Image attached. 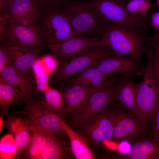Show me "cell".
I'll return each instance as SVG.
<instances>
[{
    "mask_svg": "<svg viewBox=\"0 0 159 159\" xmlns=\"http://www.w3.org/2000/svg\"><path fill=\"white\" fill-rule=\"evenodd\" d=\"M146 30L126 24L104 25L100 33L99 43L107 47L116 56L128 57L144 66L142 57L145 53L147 41Z\"/></svg>",
    "mask_w": 159,
    "mask_h": 159,
    "instance_id": "obj_1",
    "label": "cell"
},
{
    "mask_svg": "<svg viewBox=\"0 0 159 159\" xmlns=\"http://www.w3.org/2000/svg\"><path fill=\"white\" fill-rule=\"evenodd\" d=\"M34 18L42 33L44 46L59 44L74 37L81 36L74 32L61 7L41 6Z\"/></svg>",
    "mask_w": 159,
    "mask_h": 159,
    "instance_id": "obj_2",
    "label": "cell"
},
{
    "mask_svg": "<svg viewBox=\"0 0 159 159\" xmlns=\"http://www.w3.org/2000/svg\"><path fill=\"white\" fill-rule=\"evenodd\" d=\"M34 16L8 18L0 34L1 44L41 51L44 46L42 33Z\"/></svg>",
    "mask_w": 159,
    "mask_h": 159,
    "instance_id": "obj_3",
    "label": "cell"
},
{
    "mask_svg": "<svg viewBox=\"0 0 159 159\" xmlns=\"http://www.w3.org/2000/svg\"><path fill=\"white\" fill-rule=\"evenodd\" d=\"M146 65L140 70L143 79L134 84L136 106L139 117L148 123L159 108V80L154 71L151 59L147 56Z\"/></svg>",
    "mask_w": 159,
    "mask_h": 159,
    "instance_id": "obj_4",
    "label": "cell"
},
{
    "mask_svg": "<svg viewBox=\"0 0 159 159\" xmlns=\"http://www.w3.org/2000/svg\"><path fill=\"white\" fill-rule=\"evenodd\" d=\"M88 5L93 10L103 25L126 24L146 30L153 10L140 16L133 15L126 9L123 0H92Z\"/></svg>",
    "mask_w": 159,
    "mask_h": 159,
    "instance_id": "obj_5",
    "label": "cell"
},
{
    "mask_svg": "<svg viewBox=\"0 0 159 159\" xmlns=\"http://www.w3.org/2000/svg\"><path fill=\"white\" fill-rule=\"evenodd\" d=\"M24 106L16 114L33 121L42 127L53 132L60 139L69 142L68 137L61 123V119L49 106L44 97H27Z\"/></svg>",
    "mask_w": 159,
    "mask_h": 159,
    "instance_id": "obj_6",
    "label": "cell"
},
{
    "mask_svg": "<svg viewBox=\"0 0 159 159\" xmlns=\"http://www.w3.org/2000/svg\"><path fill=\"white\" fill-rule=\"evenodd\" d=\"M112 55L106 47L99 42L82 50L67 62L59 65L53 74L52 83L59 87L63 85L72 75L92 65L97 61Z\"/></svg>",
    "mask_w": 159,
    "mask_h": 159,
    "instance_id": "obj_7",
    "label": "cell"
},
{
    "mask_svg": "<svg viewBox=\"0 0 159 159\" xmlns=\"http://www.w3.org/2000/svg\"><path fill=\"white\" fill-rule=\"evenodd\" d=\"M115 109H108L88 119L74 130L90 147L100 146L112 140Z\"/></svg>",
    "mask_w": 159,
    "mask_h": 159,
    "instance_id": "obj_8",
    "label": "cell"
},
{
    "mask_svg": "<svg viewBox=\"0 0 159 159\" xmlns=\"http://www.w3.org/2000/svg\"><path fill=\"white\" fill-rule=\"evenodd\" d=\"M72 29L77 35L85 36L100 32L103 26L87 3L70 2L66 0L61 7Z\"/></svg>",
    "mask_w": 159,
    "mask_h": 159,
    "instance_id": "obj_9",
    "label": "cell"
},
{
    "mask_svg": "<svg viewBox=\"0 0 159 159\" xmlns=\"http://www.w3.org/2000/svg\"><path fill=\"white\" fill-rule=\"evenodd\" d=\"M117 82L105 90L92 94L74 116L68 120V125L74 129L90 118L107 110L109 105L114 101Z\"/></svg>",
    "mask_w": 159,
    "mask_h": 159,
    "instance_id": "obj_10",
    "label": "cell"
},
{
    "mask_svg": "<svg viewBox=\"0 0 159 159\" xmlns=\"http://www.w3.org/2000/svg\"><path fill=\"white\" fill-rule=\"evenodd\" d=\"M148 123L119 108H116L112 140L117 142L126 140L131 143L144 135Z\"/></svg>",
    "mask_w": 159,
    "mask_h": 159,
    "instance_id": "obj_11",
    "label": "cell"
},
{
    "mask_svg": "<svg viewBox=\"0 0 159 159\" xmlns=\"http://www.w3.org/2000/svg\"><path fill=\"white\" fill-rule=\"evenodd\" d=\"M107 88L91 87L66 82L59 87V90L64 100L59 117L64 121L68 120L74 116L92 94Z\"/></svg>",
    "mask_w": 159,
    "mask_h": 159,
    "instance_id": "obj_12",
    "label": "cell"
},
{
    "mask_svg": "<svg viewBox=\"0 0 159 159\" xmlns=\"http://www.w3.org/2000/svg\"><path fill=\"white\" fill-rule=\"evenodd\" d=\"M0 78L11 85L18 92L21 106L29 96H39L34 77L24 74L17 70L13 63L7 66L0 74Z\"/></svg>",
    "mask_w": 159,
    "mask_h": 159,
    "instance_id": "obj_13",
    "label": "cell"
},
{
    "mask_svg": "<svg viewBox=\"0 0 159 159\" xmlns=\"http://www.w3.org/2000/svg\"><path fill=\"white\" fill-rule=\"evenodd\" d=\"M100 39L77 36L58 44L46 45L59 61V64L66 62L82 50L99 42Z\"/></svg>",
    "mask_w": 159,
    "mask_h": 159,
    "instance_id": "obj_14",
    "label": "cell"
},
{
    "mask_svg": "<svg viewBox=\"0 0 159 159\" xmlns=\"http://www.w3.org/2000/svg\"><path fill=\"white\" fill-rule=\"evenodd\" d=\"M92 65L104 74H119L121 76L134 73L142 68L138 61L131 57L112 55L105 57Z\"/></svg>",
    "mask_w": 159,
    "mask_h": 159,
    "instance_id": "obj_15",
    "label": "cell"
},
{
    "mask_svg": "<svg viewBox=\"0 0 159 159\" xmlns=\"http://www.w3.org/2000/svg\"><path fill=\"white\" fill-rule=\"evenodd\" d=\"M1 46L13 62L18 71L34 77L33 67L41 56V51L1 44Z\"/></svg>",
    "mask_w": 159,
    "mask_h": 159,
    "instance_id": "obj_16",
    "label": "cell"
},
{
    "mask_svg": "<svg viewBox=\"0 0 159 159\" xmlns=\"http://www.w3.org/2000/svg\"><path fill=\"white\" fill-rule=\"evenodd\" d=\"M133 74L123 76L117 82L114 101L117 102L118 108L140 117L136 103Z\"/></svg>",
    "mask_w": 159,
    "mask_h": 159,
    "instance_id": "obj_17",
    "label": "cell"
},
{
    "mask_svg": "<svg viewBox=\"0 0 159 159\" xmlns=\"http://www.w3.org/2000/svg\"><path fill=\"white\" fill-rule=\"evenodd\" d=\"M77 74L66 82L93 88H108L117 82L122 77L118 76L117 74H104L93 65L90 66Z\"/></svg>",
    "mask_w": 159,
    "mask_h": 159,
    "instance_id": "obj_18",
    "label": "cell"
},
{
    "mask_svg": "<svg viewBox=\"0 0 159 159\" xmlns=\"http://www.w3.org/2000/svg\"><path fill=\"white\" fill-rule=\"evenodd\" d=\"M4 126L14 135L17 148V156L19 159L28 146L32 138L29 133V121L26 117L17 114H7Z\"/></svg>",
    "mask_w": 159,
    "mask_h": 159,
    "instance_id": "obj_19",
    "label": "cell"
},
{
    "mask_svg": "<svg viewBox=\"0 0 159 159\" xmlns=\"http://www.w3.org/2000/svg\"><path fill=\"white\" fill-rule=\"evenodd\" d=\"M128 153L118 158L122 159H159V145L152 137H141L131 143Z\"/></svg>",
    "mask_w": 159,
    "mask_h": 159,
    "instance_id": "obj_20",
    "label": "cell"
},
{
    "mask_svg": "<svg viewBox=\"0 0 159 159\" xmlns=\"http://www.w3.org/2000/svg\"><path fill=\"white\" fill-rule=\"evenodd\" d=\"M32 138L27 147L20 158L39 159L45 147L50 130L45 129L28 120Z\"/></svg>",
    "mask_w": 159,
    "mask_h": 159,
    "instance_id": "obj_21",
    "label": "cell"
},
{
    "mask_svg": "<svg viewBox=\"0 0 159 159\" xmlns=\"http://www.w3.org/2000/svg\"><path fill=\"white\" fill-rule=\"evenodd\" d=\"M41 6L39 0H11L0 9V14L6 15L8 18L34 17Z\"/></svg>",
    "mask_w": 159,
    "mask_h": 159,
    "instance_id": "obj_22",
    "label": "cell"
},
{
    "mask_svg": "<svg viewBox=\"0 0 159 159\" xmlns=\"http://www.w3.org/2000/svg\"><path fill=\"white\" fill-rule=\"evenodd\" d=\"M69 142L62 140L50 131L45 147L39 159H73Z\"/></svg>",
    "mask_w": 159,
    "mask_h": 159,
    "instance_id": "obj_23",
    "label": "cell"
},
{
    "mask_svg": "<svg viewBox=\"0 0 159 159\" xmlns=\"http://www.w3.org/2000/svg\"><path fill=\"white\" fill-rule=\"evenodd\" d=\"M61 123L68 137L71 152L77 159H94L92 150L81 135L61 119Z\"/></svg>",
    "mask_w": 159,
    "mask_h": 159,
    "instance_id": "obj_24",
    "label": "cell"
},
{
    "mask_svg": "<svg viewBox=\"0 0 159 159\" xmlns=\"http://www.w3.org/2000/svg\"><path fill=\"white\" fill-rule=\"evenodd\" d=\"M18 92L11 84L0 78V115L5 116L12 105L19 104Z\"/></svg>",
    "mask_w": 159,
    "mask_h": 159,
    "instance_id": "obj_25",
    "label": "cell"
},
{
    "mask_svg": "<svg viewBox=\"0 0 159 159\" xmlns=\"http://www.w3.org/2000/svg\"><path fill=\"white\" fill-rule=\"evenodd\" d=\"M17 148L15 138L11 134L3 137L0 143V158L13 159L17 155Z\"/></svg>",
    "mask_w": 159,
    "mask_h": 159,
    "instance_id": "obj_26",
    "label": "cell"
},
{
    "mask_svg": "<svg viewBox=\"0 0 159 159\" xmlns=\"http://www.w3.org/2000/svg\"><path fill=\"white\" fill-rule=\"evenodd\" d=\"M44 93L47 102L59 117L64 105V100L61 93L59 90L50 87Z\"/></svg>",
    "mask_w": 159,
    "mask_h": 159,
    "instance_id": "obj_27",
    "label": "cell"
},
{
    "mask_svg": "<svg viewBox=\"0 0 159 159\" xmlns=\"http://www.w3.org/2000/svg\"><path fill=\"white\" fill-rule=\"evenodd\" d=\"M151 0H130L125 7L130 14L137 16L145 15L150 11L152 6Z\"/></svg>",
    "mask_w": 159,
    "mask_h": 159,
    "instance_id": "obj_28",
    "label": "cell"
},
{
    "mask_svg": "<svg viewBox=\"0 0 159 159\" xmlns=\"http://www.w3.org/2000/svg\"><path fill=\"white\" fill-rule=\"evenodd\" d=\"M145 53L150 58L154 71L159 80V59L155 54L152 47L147 46Z\"/></svg>",
    "mask_w": 159,
    "mask_h": 159,
    "instance_id": "obj_29",
    "label": "cell"
},
{
    "mask_svg": "<svg viewBox=\"0 0 159 159\" xmlns=\"http://www.w3.org/2000/svg\"><path fill=\"white\" fill-rule=\"evenodd\" d=\"M152 121V138L159 145V108L155 113Z\"/></svg>",
    "mask_w": 159,
    "mask_h": 159,
    "instance_id": "obj_30",
    "label": "cell"
},
{
    "mask_svg": "<svg viewBox=\"0 0 159 159\" xmlns=\"http://www.w3.org/2000/svg\"><path fill=\"white\" fill-rule=\"evenodd\" d=\"M13 62L2 47H0V74L7 66Z\"/></svg>",
    "mask_w": 159,
    "mask_h": 159,
    "instance_id": "obj_31",
    "label": "cell"
},
{
    "mask_svg": "<svg viewBox=\"0 0 159 159\" xmlns=\"http://www.w3.org/2000/svg\"><path fill=\"white\" fill-rule=\"evenodd\" d=\"M44 61L47 68L53 73L59 67V61L52 54L46 55L44 58Z\"/></svg>",
    "mask_w": 159,
    "mask_h": 159,
    "instance_id": "obj_32",
    "label": "cell"
},
{
    "mask_svg": "<svg viewBox=\"0 0 159 159\" xmlns=\"http://www.w3.org/2000/svg\"><path fill=\"white\" fill-rule=\"evenodd\" d=\"M42 6L44 8H52L61 7L66 0H39Z\"/></svg>",
    "mask_w": 159,
    "mask_h": 159,
    "instance_id": "obj_33",
    "label": "cell"
},
{
    "mask_svg": "<svg viewBox=\"0 0 159 159\" xmlns=\"http://www.w3.org/2000/svg\"><path fill=\"white\" fill-rule=\"evenodd\" d=\"M118 149L119 151L123 154H125L127 153L130 151L131 145L130 142L126 140H123L119 142Z\"/></svg>",
    "mask_w": 159,
    "mask_h": 159,
    "instance_id": "obj_34",
    "label": "cell"
},
{
    "mask_svg": "<svg viewBox=\"0 0 159 159\" xmlns=\"http://www.w3.org/2000/svg\"><path fill=\"white\" fill-rule=\"evenodd\" d=\"M150 23L155 30L159 31V11L152 14Z\"/></svg>",
    "mask_w": 159,
    "mask_h": 159,
    "instance_id": "obj_35",
    "label": "cell"
},
{
    "mask_svg": "<svg viewBox=\"0 0 159 159\" xmlns=\"http://www.w3.org/2000/svg\"><path fill=\"white\" fill-rule=\"evenodd\" d=\"M159 39V31H157L153 37L149 39L148 43L149 46L152 47L154 43Z\"/></svg>",
    "mask_w": 159,
    "mask_h": 159,
    "instance_id": "obj_36",
    "label": "cell"
},
{
    "mask_svg": "<svg viewBox=\"0 0 159 159\" xmlns=\"http://www.w3.org/2000/svg\"><path fill=\"white\" fill-rule=\"evenodd\" d=\"M155 54L159 59V39L152 47Z\"/></svg>",
    "mask_w": 159,
    "mask_h": 159,
    "instance_id": "obj_37",
    "label": "cell"
},
{
    "mask_svg": "<svg viewBox=\"0 0 159 159\" xmlns=\"http://www.w3.org/2000/svg\"><path fill=\"white\" fill-rule=\"evenodd\" d=\"M11 0H0V7L2 8L7 5Z\"/></svg>",
    "mask_w": 159,
    "mask_h": 159,
    "instance_id": "obj_38",
    "label": "cell"
},
{
    "mask_svg": "<svg viewBox=\"0 0 159 159\" xmlns=\"http://www.w3.org/2000/svg\"><path fill=\"white\" fill-rule=\"evenodd\" d=\"M4 116H0V132L2 131V128L4 125Z\"/></svg>",
    "mask_w": 159,
    "mask_h": 159,
    "instance_id": "obj_39",
    "label": "cell"
},
{
    "mask_svg": "<svg viewBox=\"0 0 159 159\" xmlns=\"http://www.w3.org/2000/svg\"><path fill=\"white\" fill-rule=\"evenodd\" d=\"M156 5L159 8V0H156Z\"/></svg>",
    "mask_w": 159,
    "mask_h": 159,
    "instance_id": "obj_40",
    "label": "cell"
},
{
    "mask_svg": "<svg viewBox=\"0 0 159 159\" xmlns=\"http://www.w3.org/2000/svg\"><path fill=\"white\" fill-rule=\"evenodd\" d=\"M129 1L130 0H128Z\"/></svg>",
    "mask_w": 159,
    "mask_h": 159,
    "instance_id": "obj_41",
    "label": "cell"
}]
</instances>
